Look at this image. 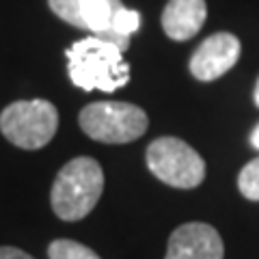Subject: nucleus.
Segmentation results:
<instances>
[{"label":"nucleus","instance_id":"1","mask_svg":"<svg viewBox=\"0 0 259 259\" xmlns=\"http://www.w3.org/2000/svg\"><path fill=\"white\" fill-rule=\"evenodd\" d=\"M69 63V78L82 91L112 93L130 80V65L123 61V50L102 37H84L65 50Z\"/></svg>","mask_w":259,"mask_h":259},{"label":"nucleus","instance_id":"2","mask_svg":"<svg viewBox=\"0 0 259 259\" xmlns=\"http://www.w3.org/2000/svg\"><path fill=\"white\" fill-rule=\"evenodd\" d=\"M48 5L63 22L117 44L123 52L132 32L141 28V13L121 0H48Z\"/></svg>","mask_w":259,"mask_h":259},{"label":"nucleus","instance_id":"3","mask_svg":"<svg viewBox=\"0 0 259 259\" xmlns=\"http://www.w3.org/2000/svg\"><path fill=\"white\" fill-rule=\"evenodd\" d=\"M104 192V171L100 162L80 156L65 164L52 186V209L61 221L76 223L93 212Z\"/></svg>","mask_w":259,"mask_h":259},{"label":"nucleus","instance_id":"4","mask_svg":"<svg viewBox=\"0 0 259 259\" xmlns=\"http://www.w3.org/2000/svg\"><path fill=\"white\" fill-rule=\"evenodd\" d=\"M82 132L97 143L123 145L147 132V112L130 102H95L80 110Z\"/></svg>","mask_w":259,"mask_h":259},{"label":"nucleus","instance_id":"5","mask_svg":"<svg viewBox=\"0 0 259 259\" xmlns=\"http://www.w3.org/2000/svg\"><path fill=\"white\" fill-rule=\"evenodd\" d=\"M0 130L15 147L41 149L59 130V110L48 100L13 102L0 115Z\"/></svg>","mask_w":259,"mask_h":259},{"label":"nucleus","instance_id":"6","mask_svg":"<svg viewBox=\"0 0 259 259\" xmlns=\"http://www.w3.org/2000/svg\"><path fill=\"white\" fill-rule=\"evenodd\" d=\"M149 171L173 188L190 190L203 182L205 162L188 143L175 136H162L147 147Z\"/></svg>","mask_w":259,"mask_h":259},{"label":"nucleus","instance_id":"7","mask_svg":"<svg viewBox=\"0 0 259 259\" xmlns=\"http://www.w3.org/2000/svg\"><path fill=\"white\" fill-rule=\"evenodd\" d=\"M240 39L231 32H214L207 37L190 59V74L201 82H212L227 74L240 59Z\"/></svg>","mask_w":259,"mask_h":259},{"label":"nucleus","instance_id":"8","mask_svg":"<svg viewBox=\"0 0 259 259\" xmlns=\"http://www.w3.org/2000/svg\"><path fill=\"white\" fill-rule=\"evenodd\" d=\"M225 244L212 225L186 223L168 238L164 259H223Z\"/></svg>","mask_w":259,"mask_h":259},{"label":"nucleus","instance_id":"9","mask_svg":"<svg viewBox=\"0 0 259 259\" xmlns=\"http://www.w3.org/2000/svg\"><path fill=\"white\" fill-rule=\"evenodd\" d=\"M207 18L205 0H168L162 11V28L175 41H188Z\"/></svg>","mask_w":259,"mask_h":259},{"label":"nucleus","instance_id":"10","mask_svg":"<svg viewBox=\"0 0 259 259\" xmlns=\"http://www.w3.org/2000/svg\"><path fill=\"white\" fill-rule=\"evenodd\" d=\"M48 255H50V259H102L89 246L80 244L76 240H65V238L50 242Z\"/></svg>","mask_w":259,"mask_h":259},{"label":"nucleus","instance_id":"11","mask_svg":"<svg viewBox=\"0 0 259 259\" xmlns=\"http://www.w3.org/2000/svg\"><path fill=\"white\" fill-rule=\"evenodd\" d=\"M238 188L250 201H259V158L250 160L238 175Z\"/></svg>","mask_w":259,"mask_h":259},{"label":"nucleus","instance_id":"12","mask_svg":"<svg viewBox=\"0 0 259 259\" xmlns=\"http://www.w3.org/2000/svg\"><path fill=\"white\" fill-rule=\"evenodd\" d=\"M0 259H35V257L15 246H0Z\"/></svg>","mask_w":259,"mask_h":259},{"label":"nucleus","instance_id":"13","mask_svg":"<svg viewBox=\"0 0 259 259\" xmlns=\"http://www.w3.org/2000/svg\"><path fill=\"white\" fill-rule=\"evenodd\" d=\"M250 143H253L255 149H259V125L253 130V134H250Z\"/></svg>","mask_w":259,"mask_h":259},{"label":"nucleus","instance_id":"14","mask_svg":"<svg viewBox=\"0 0 259 259\" xmlns=\"http://www.w3.org/2000/svg\"><path fill=\"white\" fill-rule=\"evenodd\" d=\"M255 104L259 106V80H257V87H255Z\"/></svg>","mask_w":259,"mask_h":259}]
</instances>
